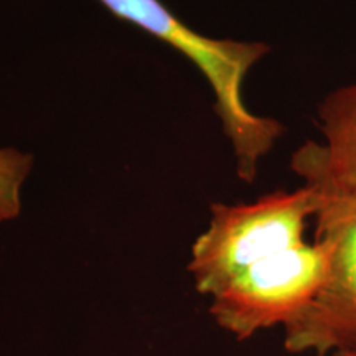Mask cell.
<instances>
[{
  "mask_svg": "<svg viewBox=\"0 0 356 356\" xmlns=\"http://www.w3.org/2000/svg\"><path fill=\"white\" fill-rule=\"evenodd\" d=\"M99 2L115 17L131 22L184 53L202 71L215 92V109L222 131L233 145L238 175L251 184L256 178L261 159L270 152L284 134V126L275 119L252 114L241 95L244 78L269 51V47L264 43L204 37L177 19L160 0Z\"/></svg>",
  "mask_w": 356,
  "mask_h": 356,
  "instance_id": "obj_1",
  "label": "cell"
},
{
  "mask_svg": "<svg viewBox=\"0 0 356 356\" xmlns=\"http://www.w3.org/2000/svg\"><path fill=\"white\" fill-rule=\"evenodd\" d=\"M327 273L325 248L305 241L239 273L213 296L210 312L221 328L246 340L293 322L322 291Z\"/></svg>",
  "mask_w": 356,
  "mask_h": 356,
  "instance_id": "obj_4",
  "label": "cell"
},
{
  "mask_svg": "<svg viewBox=\"0 0 356 356\" xmlns=\"http://www.w3.org/2000/svg\"><path fill=\"white\" fill-rule=\"evenodd\" d=\"M335 356H356V348H353V350H346V351H341V353H337Z\"/></svg>",
  "mask_w": 356,
  "mask_h": 356,
  "instance_id": "obj_7",
  "label": "cell"
},
{
  "mask_svg": "<svg viewBox=\"0 0 356 356\" xmlns=\"http://www.w3.org/2000/svg\"><path fill=\"white\" fill-rule=\"evenodd\" d=\"M317 207L310 185L273 191L254 203L213 204L210 226L191 248L195 287L213 297L248 267L305 243Z\"/></svg>",
  "mask_w": 356,
  "mask_h": 356,
  "instance_id": "obj_3",
  "label": "cell"
},
{
  "mask_svg": "<svg viewBox=\"0 0 356 356\" xmlns=\"http://www.w3.org/2000/svg\"><path fill=\"white\" fill-rule=\"evenodd\" d=\"M291 168L318 195L315 241L328 254L322 291L293 322L284 327L291 353L335 356L356 348V188L338 184L309 163Z\"/></svg>",
  "mask_w": 356,
  "mask_h": 356,
  "instance_id": "obj_2",
  "label": "cell"
},
{
  "mask_svg": "<svg viewBox=\"0 0 356 356\" xmlns=\"http://www.w3.org/2000/svg\"><path fill=\"white\" fill-rule=\"evenodd\" d=\"M317 114L323 142H305L292 160L356 188V83L332 91L320 102Z\"/></svg>",
  "mask_w": 356,
  "mask_h": 356,
  "instance_id": "obj_5",
  "label": "cell"
},
{
  "mask_svg": "<svg viewBox=\"0 0 356 356\" xmlns=\"http://www.w3.org/2000/svg\"><path fill=\"white\" fill-rule=\"evenodd\" d=\"M33 167V155L0 149V222L15 220L22 211V186Z\"/></svg>",
  "mask_w": 356,
  "mask_h": 356,
  "instance_id": "obj_6",
  "label": "cell"
}]
</instances>
